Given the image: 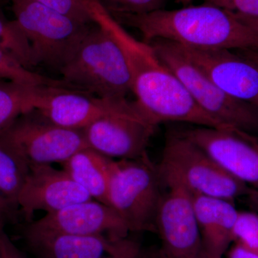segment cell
<instances>
[{"label": "cell", "mask_w": 258, "mask_h": 258, "mask_svg": "<svg viewBox=\"0 0 258 258\" xmlns=\"http://www.w3.org/2000/svg\"><path fill=\"white\" fill-rule=\"evenodd\" d=\"M89 10L93 20L108 29L125 57L137 104L154 124L181 122L195 126L225 127L196 104L176 75L161 61L152 44L137 40L96 0Z\"/></svg>", "instance_id": "obj_1"}, {"label": "cell", "mask_w": 258, "mask_h": 258, "mask_svg": "<svg viewBox=\"0 0 258 258\" xmlns=\"http://www.w3.org/2000/svg\"><path fill=\"white\" fill-rule=\"evenodd\" d=\"M121 25L137 29L144 41L167 40L204 49L258 50V33L233 13L207 4L147 13L109 12Z\"/></svg>", "instance_id": "obj_2"}, {"label": "cell", "mask_w": 258, "mask_h": 258, "mask_svg": "<svg viewBox=\"0 0 258 258\" xmlns=\"http://www.w3.org/2000/svg\"><path fill=\"white\" fill-rule=\"evenodd\" d=\"M59 73L70 89L100 98L127 99L133 93L124 52L108 29L97 22Z\"/></svg>", "instance_id": "obj_3"}, {"label": "cell", "mask_w": 258, "mask_h": 258, "mask_svg": "<svg viewBox=\"0 0 258 258\" xmlns=\"http://www.w3.org/2000/svg\"><path fill=\"white\" fill-rule=\"evenodd\" d=\"M157 169L163 184L179 186L191 195L234 202L252 189L226 172L181 132L166 137Z\"/></svg>", "instance_id": "obj_4"}, {"label": "cell", "mask_w": 258, "mask_h": 258, "mask_svg": "<svg viewBox=\"0 0 258 258\" xmlns=\"http://www.w3.org/2000/svg\"><path fill=\"white\" fill-rule=\"evenodd\" d=\"M37 66L60 72L94 23H83L35 0H10Z\"/></svg>", "instance_id": "obj_5"}, {"label": "cell", "mask_w": 258, "mask_h": 258, "mask_svg": "<svg viewBox=\"0 0 258 258\" xmlns=\"http://www.w3.org/2000/svg\"><path fill=\"white\" fill-rule=\"evenodd\" d=\"M149 43L205 113L225 126L254 136L258 134L257 108L222 91L190 60L179 44L162 40Z\"/></svg>", "instance_id": "obj_6"}, {"label": "cell", "mask_w": 258, "mask_h": 258, "mask_svg": "<svg viewBox=\"0 0 258 258\" xmlns=\"http://www.w3.org/2000/svg\"><path fill=\"white\" fill-rule=\"evenodd\" d=\"M157 166L147 154L135 159L114 161L108 203L130 232L155 230L157 210L163 194Z\"/></svg>", "instance_id": "obj_7"}, {"label": "cell", "mask_w": 258, "mask_h": 258, "mask_svg": "<svg viewBox=\"0 0 258 258\" xmlns=\"http://www.w3.org/2000/svg\"><path fill=\"white\" fill-rule=\"evenodd\" d=\"M0 138L14 147L30 166L62 164L88 148L83 129L55 124L36 109L18 117L0 132Z\"/></svg>", "instance_id": "obj_8"}, {"label": "cell", "mask_w": 258, "mask_h": 258, "mask_svg": "<svg viewBox=\"0 0 258 258\" xmlns=\"http://www.w3.org/2000/svg\"><path fill=\"white\" fill-rule=\"evenodd\" d=\"M157 126L135 101L120 111L95 120L83 131L88 148L110 159L123 160L147 154Z\"/></svg>", "instance_id": "obj_9"}, {"label": "cell", "mask_w": 258, "mask_h": 258, "mask_svg": "<svg viewBox=\"0 0 258 258\" xmlns=\"http://www.w3.org/2000/svg\"><path fill=\"white\" fill-rule=\"evenodd\" d=\"M166 186L155 220L161 241L159 258H202L203 240L192 197L179 186Z\"/></svg>", "instance_id": "obj_10"}, {"label": "cell", "mask_w": 258, "mask_h": 258, "mask_svg": "<svg viewBox=\"0 0 258 258\" xmlns=\"http://www.w3.org/2000/svg\"><path fill=\"white\" fill-rule=\"evenodd\" d=\"M226 172L258 189V139L232 127L195 126L181 132Z\"/></svg>", "instance_id": "obj_11"}, {"label": "cell", "mask_w": 258, "mask_h": 258, "mask_svg": "<svg viewBox=\"0 0 258 258\" xmlns=\"http://www.w3.org/2000/svg\"><path fill=\"white\" fill-rule=\"evenodd\" d=\"M129 232L128 226L111 206L91 200L74 204L30 222L25 229V237L74 234L125 238Z\"/></svg>", "instance_id": "obj_12"}, {"label": "cell", "mask_w": 258, "mask_h": 258, "mask_svg": "<svg viewBox=\"0 0 258 258\" xmlns=\"http://www.w3.org/2000/svg\"><path fill=\"white\" fill-rule=\"evenodd\" d=\"M181 47L222 91L258 109V67L255 64L235 50Z\"/></svg>", "instance_id": "obj_13"}, {"label": "cell", "mask_w": 258, "mask_h": 258, "mask_svg": "<svg viewBox=\"0 0 258 258\" xmlns=\"http://www.w3.org/2000/svg\"><path fill=\"white\" fill-rule=\"evenodd\" d=\"M93 200L67 172L50 164L31 166L28 178L17 202L24 216L32 221L39 210L47 214L58 211L74 204Z\"/></svg>", "instance_id": "obj_14"}, {"label": "cell", "mask_w": 258, "mask_h": 258, "mask_svg": "<svg viewBox=\"0 0 258 258\" xmlns=\"http://www.w3.org/2000/svg\"><path fill=\"white\" fill-rule=\"evenodd\" d=\"M130 103L127 99H108L70 88L50 86L36 110L55 124L83 129L105 115L123 109Z\"/></svg>", "instance_id": "obj_15"}, {"label": "cell", "mask_w": 258, "mask_h": 258, "mask_svg": "<svg viewBox=\"0 0 258 258\" xmlns=\"http://www.w3.org/2000/svg\"><path fill=\"white\" fill-rule=\"evenodd\" d=\"M41 258H138V244L106 235L55 234L25 237Z\"/></svg>", "instance_id": "obj_16"}, {"label": "cell", "mask_w": 258, "mask_h": 258, "mask_svg": "<svg viewBox=\"0 0 258 258\" xmlns=\"http://www.w3.org/2000/svg\"><path fill=\"white\" fill-rule=\"evenodd\" d=\"M191 197L204 250L222 257L232 243L238 210L230 200L200 195Z\"/></svg>", "instance_id": "obj_17"}, {"label": "cell", "mask_w": 258, "mask_h": 258, "mask_svg": "<svg viewBox=\"0 0 258 258\" xmlns=\"http://www.w3.org/2000/svg\"><path fill=\"white\" fill-rule=\"evenodd\" d=\"M114 161L91 148H86L76 153L62 165L93 200L108 205V188Z\"/></svg>", "instance_id": "obj_18"}, {"label": "cell", "mask_w": 258, "mask_h": 258, "mask_svg": "<svg viewBox=\"0 0 258 258\" xmlns=\"http://www.w3.org/2000/svg\"><path fill=\"white\" fill-rule=\"evenodd\" d=\"M48 87L0 80V132L20 115L36 109Z\"/></svg>", "instance_id": "obj_19"}, {"label": "cell", "mask_w": 258, "mask_h": 258, "mask_svg": "<svg viewBox=\"0 0 258 258\" xmlns=\"http://www.w3.org/2000/svg\"><path fill=\"white\" fill-rule=\"evenodd\" d=\"M31 166L8 142L0 138V195L14 208Z\"/></svg>", "instance_id": "obj_20"}, {"label": "cell", "mask_w": 258, "mask_h": 258, "mask_svg": "<svg viewBox=\"0 0 258 258\" xmlns=\"http://www.w3.org/2000/svg\"><path fill=\"white\" fill-rule=\"evenodd\" d=\"M0 50L27 69L36 67L31 47L15 20H9L0 11Z\"/></svg>", "instance_id": "obj_21"}, {"label": "cell", "mask_w": 258, "mask_h": 258, "mask_svg": "<svg viewBox=\"0 0 258 258\" xmlns=\"http://www.w3.org/2000/svg\"><path fill=\"white\" fill-rule=\"evenodd\" d=\"M0 80L35 86L66 88L63 81L49 79L27 69L20 62L0 50Z\"/></svg>", "instance_id": "obj_22"}, {"label": "cell", "mask_w": 258, "mask_h": 258, "mask_svg": "<svg viewBox=\"0 0 258 258\" xmlns=\"http://www.w3.org/2000/svg\"><path fill=\"white\" fill-rule=\"evenodd\" d=\"M232 242L258 253V215L239 212L232 233Z\"/></svg>", "instance_id": "obj_23"}, {"label": "cell", "mask_w": 258, "mask_h": 258, "mask_svg": "<svg viewBox=\"0 0 258 258\" xmlns=\"http://www.w3.org/2000/svg\"><path fill=\"white\" fill-rule=\"evenodd\" d=\"M108 12L147 13L164 9L166 0H97Z\"/></svg>", "instance_id": "obj_24"}, {"label": "cell", "mask_w": 258, "mask_h": 258, "mask_svg": "<svg viewBox=\"0 0 258 258\" xmlns=\"http://www.w3.org/2000/svg\"><path fill=\"white\" fill-rule=\"evenodd\" d=\"M51 9L68 15L83 22V23H94L86 0H35Z\"/></svg>", "instance_id": "obj_25"}, {"label": "cell", "mask_w": 258, "mask_h": 258, "mask_svg": "<svg viewBox=\"0 0 258 258\" xmlns=\"http://www.w3.org/2000/svg\"><path fill=\"white\" fill-rule=\"evenodd\" d=\"M204 4L213 5L231 13L258 17V0H202Z\"/></svg>", "instance_id": "obj_26"}, {"label": "cell", "mask_w": 258, "mask_h": 258, "mask_svg": "<svg viewBox=\"0 0 258 258\" xmlns=\"http://www.w3.org/2000/svg\"><path fill=\"white\" fill-rule=\"evenodd\" d=\"M4 228L0 227V258H25L10 240Z\"/></svg>", "instance_id": "obj_27"}, {"label": "cell", "mask_w": 258, "mask_h": 258, "mask_svg": "<svg viewBox=\"0 0 258 258\" xmlns=\"http://www.w3.org/2000/svg\"><path fill=\"white\" fill-rule=\"evenodd\" d=\"M227 258H258V253L234 243L228 251Z\"/></svg>", "instance_id": "obj_28"}, {"label": "cell", "mask_w": 258, "mask_h": 258, "mask_svg": "<svg viewBox=\"0 0 258 258\" xmlns=\"http://www.w3.org/2000/svg\"><path fill=\"white\" fill-rule=\"evenodd\" d=\"M15 208L0 195V227H5Z\"/></svg>", "instance_id": "obj_29"}, {"label": "cell", "mask_w": 258, "mask_h": 258, "mask_svg": "<svg viewBox=\"0 0 258 258\" xmlns=\"http://www.w3.org/2000/svg\"><path fill=\"white\" fill-rule=\"evenodd\" d=\"M233 14L241 22L258 33V17L245 16V15L236 14V13H233Z\"/></svg>", "instance_id": "obj_30"}, {"label": "cell", "mask_w": 258, "mask_h": 258, "mask_svg": "<svg viewBox=\"0 0 258 258\" xmlns=\"http://www.w3.org/2000/svg\"><path fill=\"white\" fill-rule=\"evenodd\" d=\"M249 206L253 209V212L258 215V189H251L248 195H247Z\"/></svg>", "instance_id": "obj_31"}, {"label": "cell", "mask_w": 258, "mask_h": 258, "mask_svg": "<svg viewBox=\"0 0 258 258\" xmlns=\"http://www.w3.org/2000/svg\"><path fill=\"white\" fill-rule=\"evenodd\" d=\"M240 55L243 56L245 58L248 59L253 62L258 67V50H235Z\"/></svg>", "instance_id": "obj_32"}, {"label": "cell", "mask_w": 258, "mask_h": 258, "mask_svg": "<svg viewBox=\"0 0 258 258\" xmlns=\"http://www.w3.org/2000/svg\"><path fill=\"white\" fill-rule=\"evenodd\" d=\"M202 258H222L220 256L215 255V254H212L208 253V252L203 251V257Z\"/></svg>", "instance_id": "obj_33"}, {"label": "cell", "mask_w": 258, "mask_h": 258, "mask_svg": "<svg viewBox=\"0 0 258 258\" xmlns=\"http://www.w3.org/2000/svg\"><path fill=\"white\" fill-rule=\"evenodd\" d=\"M176 3H179V4H181L184 5V6H186L190 4L193 0H175Z\"/></svg>", "instance_id": "obj_34"}, {"label": "cell", "mask_w": 258, "mask_h": 258, "mask_svg": "<svg viewBox=\"0 0 258 258\" xmlns=\"http://www.w3.org/2000/svg\"><path fill=\"white\" fill-rule=\"evenodd\" d=\"M10 0H0V4H5V3H10Z\"/></svg>", "instance_id": "obj_35"}]
</instances>
